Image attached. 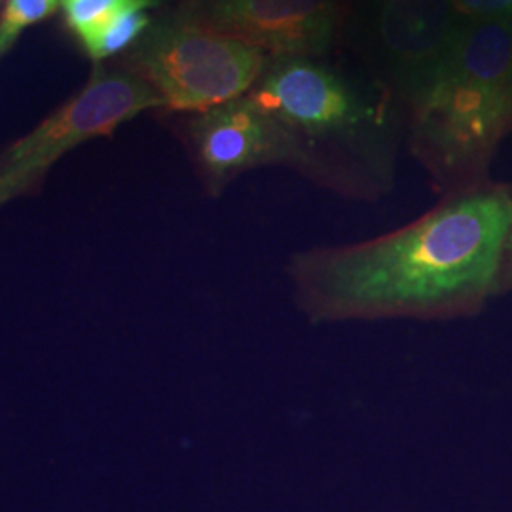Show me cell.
<instances>
[{
	"label": "cell",
	"instance_id": "1",
	"mask_svg": "<svg viewBox=\"0 0 512 512\" xmlns=\"http://www.w3.org/2000/svg\"><path fill=\"white\" fill-rule=\"evenodd\" d=\"M511 226V188L452 192L384 236L294 253L285 266L291 302L310 325L471 319L497 298Z\"/></svg>",
	"mask_w": 512,
	"mask_h": 512
},
{
	"label": "cell",
	"instance_id": "2",
	"mask_svg": "<svg viewBox=\"0 0 512 512\" xmlns=\"http://www.w3.org/2000/svg\"><path fill=\"white\" fill-rule=\"evenodd\" d=\"M249 95L289 131L311 181L355 200L393 188L397 135L384 109L317 57L270 59Z\"/></svg>",
	"mask_w": 512,
	"mask_h": 512
},
{
	"label": "cell",
	"instance_id": "3",
	"mask_svg": "<svg viewBox=\"0 0 512 512\" xmlns=\"http://www.w3.org/2000/svg\"><path fill=\"white\" fill-rule=\"evenodd\" d=\"M511 129L512 23L465 19L450 54L412 97V154L452 194L484 183Z\"/></svg>",
	"mask_w": 512,
	"mask_h": 512
},
{
	"label": "cell",
	"instance_id": "4",
	"mask_svg": "<svg viewBox=\"0 0 512 512\" xmlns=\"http://www.w3.org/2000/svg\"><path fill=\"white\" fill-rule=\"evenodd\" d=\"M129 63L133 74L162 97L164 107L198 114L249 95L270 57L171 14L150 25L133 46Z\"/></svg>",
	"mask_w": 512,
	"mask_h": 512
},
{
	"label": "cell",
	"instance_id": "5",
	"mask_svg": "<svg viewBox=\"0 0 512 512\" xmlns=\"http://www.w3.org/2000/svg\"><path fill=\"white\" fill-rule=\"evenodd\" d=\"M162 105V97L141 76L95 69L82 92L0 152V207L29 194L69 150L107 137L141 112Z\"/></svg>",
	"mask_w": 512,
	"mask_h": 512
},
{
	"label": "cell",
	"instance_id": "6",
	"mask_svg": "<svg viewBox=\"0 0 512 512\" xmlns=\"http://www.w3.org/2000/svg\"><path fill=\"white\" fill-rule=\"evenodd\" d=\"M344 0H186L175 16L262 50L270 59L319 57L342 27Z\"/></svg>",
	"mask_w": 512,
	"mask_h": 512
},
{
	"label": "cell",
	"instance_id": "7",
	"mask_svg": "<svg viewBox=\"0 0 512 512\" xmlns=\"http://www.w3.org/2000/svg\"><path fill=\"white\" fill-rule=\"evenodd\" d=\"M188 145L211 196L258 167L287 165L298 171L300 164L289 131L251 95L198 112L188 124Z\"/></svg>",
	"mask_w": 512,
	"mask_h": 512
},
{
	"label": "cell",
	"instance_id": "8",
	"mask_svg": "<svg viewBox=\"0 0 512 512\" xmlns=\"http://www.w3.org/2000/svg\"><path fill=\"white\" fill-rule=\"evenodd\" d=\"M366 46L412 99L450 54L461 25L452 0H368Z\"/></svg>",
	"mask_w": 512,
	"mask_h": 512
},
{
	"label": "cell",
	"instance_id": "9",
	"mask_svg": "<svg viewBox=\"0 0 512 512\" xmlns=\"http://www.w3.org/2000/svg\"><path fill=\"white\" fill-rule=\"evenodd\" d=\"M158 4L160 0H61V10L69 29L84 40L124 12L150 10Z\"/></svg>",
	"mask_w": 512,
	"mask_h": 512
},
{
	"label": "cell",
	"instance_id": "10",
	"mask_svg": "<svg viewBox=\"0 0 512 512\" xmlns=\"http://www.w3.org/2000/svg\"><path fill=\"white\" fill-rule=\"evenodd\" d=\"M147 12L148 10H129L110 19L99 31L80 40L84 50L95 61H101L126 50L129 46H135L152 25Z\"/></svg>",
	"mask_w": 512,
	"mask_h": 512
},
{
	"label": "cell",
	"instance_id": "11",
	"mask_svg": "<svg viewBox=\"0 0 512 512\" xmlns=\"http://www.w3.org/2000/svg\"><path fill=\"white\" fill-rule=\"evenodd\" d=\"M57 8L61 0H6L0 16V57L14 48L25 29L50 18Z\"/></svg>",
	"mask_w": 512,
	"mask_h": 512
},
{
	"label": "cell",
	"instance_id": "12",
	"mask_svg": "<svg viewBox=\"0 0 512 512\" xmlns=\"http://www.w3.org/2000/svg\"><path fill=\"white\" fill-rule=\"evenodd\" d=\"M459 16L467 21L512 23V0H452Z\"/></svg>",
	"mask_w": 512,
	"mask_h": 512
},
{
	"label": "cell",
	"instance_id": "13",
	"mask_svg": "<svg viewBox=\"0 0 512 512\" xmlns=\"http://www.w3.org/2000/svg\"><path fill=\"white\" fill-rule=\"evenodd\" d=\"M507 294H512V226L507 243H505V253H503L501 272H499V281H497V298L507 296Z\"/></svg>",
	"mask_w": 512,
	"mask_h": 512
}]
</instances>
